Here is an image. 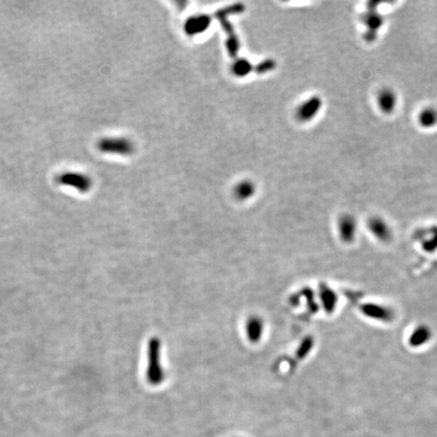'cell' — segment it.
<instances>
[{
    "mask_svg": "<svg viewBox=\"0 0 437 437\" xmlns=\"http://www.w3.org/2000/svg\"><path fill=\"white\" fill-rule=\"evenodd\" d=\"M147 379L152 384H159L164 379V371L161 365V342L157 337L151 338L148 347Z\"/></svg>",
    "mask_w": 437,
    "mask_h": 437,
    "instance_id": "obj_1",
    "label": "cell"
},
{
    "mask_svg": "<svg viewBox=\"0 0 437 437\" xmlns=\"http://www.w3.org/2000/svg\"><path fill=\"white\" fill-rule=\"evenodd\" d=\"M98 149L104 153L131 155L134 152L133 143L125 138H106L99 141Z\"/></svg>",
    "mask_w": 437,
    "mask_h": 437,
    "instance_id": "obj_2",
    "label": "cell"
},
{
    "mask_svg": "<svg viewBox=\"0 0 437 437\" xmlns=\"http://www.w3.org/2000/svg\"><path fill=\"white\" fill-rule=\"evenodd\" d=\"M58 183L62 186L70 187L80 192H87L92 187L91 178L79 172H66L58 177Z\"/></svg>",
    "mask_w": 437,
    "mask_h": 437,
    "instance_id": "obj_3",
    "label": "cell"
},
{
    "mask_svg": "<svg viewBox=\"0 0 437 437\" xmlns=\"http://www.w3.org/2000/svg\"><path fill=\"white\" fill-rule=\"evenodd\" d=\"M211 24V18L208 15H195L186 21L185 31L189 36H195L207 31Z\"/></svg>",
    "mask_w": 437,
    "mask_h": 437,
    "instance_id": "obj_4",
    "label": "cell"
},
{
    "mask_svg": "<svg viewBox=\"0 0 437 437\" xmlns=\"http://www.w3.org/2000/svg\"><path fill=\"white\" fill-rule=\"evenodd\" d=\"M321 108V100L319 97H312L305 101L297 110V118L301 122H306L313 119Z\"/></svg>",
    "mask_w": 437,
    "mask_h": 437,
    "instance_id": "obj_5",
    "label": "cell"
},
{
    "mask_svg": "<svg viewBox=\"0 0 437 437\" xmlns=\"http://www.w3.org/2000/svg\"><path fill=\"white\" fill-rule=\"evenodd\" d=\"M263 329L264 324L260 317H250L246 323V333L249 341L252 343H257L260 341L263 334Z\"/></svg>",
    "mask_w": 437,
    "mask_h": 437,
    "instance_id": "obj_6",
    "label": "cell"
},
{
    "mask_svg": "<svg viewBox=\"0 0 437 437\" xmlns=\"http://www.w3.org/2000/svg\"><path fill=\"white\" fill-rule=\"evenodd\" d=\"M377 102L380 110L384 113H391L395 109L396 96L392 90L383 89L377 96Z\"/></svg>",
    "mask_w": 437,
    "mask_h": 437,
    "instance_id": "obj_7",
    "label": "cell"
},
{
    "mask_svg": "<svg viewBox=\"0 0 437 437\" xmlns=\"http://www.w3.org/2000/svg\"><path fill=\"white\" fill-rule=\"evenodd\" d=\"M254 191H255V187L252 183L242 182L236 186L234 193L238 199L243 200V199H247V198L251 197L253 195Z\"/></svg>",
    "mask_w": 437,
    "mask_h": 437,
    "instance_id": "obj_8",
    "label": "cell"
},
{
    "mask_svg": "<svg viewBox=\"0 0 437 437\" xmlns=\"http://www.w3.org/2000/svg\"><path fill=\"white\" fill-rule=\"evenodd\" d=\"M419 123L426 127H430L434 125H436L437 123V111L432 109V108H428L423 110L420 115H419Z\"/></svg>",
    "mask_w": 437,
    "mask_h": 437,
    "instance_id": "obj_9",
    "label": "cell"
},
{
    "mask_svg": "<svg viewBox=\"0 0 437 437\" xmlns=\"http://www.w3.org/2000/svg\"><path fill=\"white\" fill-rule=\"evenodd\" d=\"M251 64L247 60H239L233 64V73L237 76H246L251 71Z\"/></svg>",
    "mask_w": 437,
    "mask_h": 437,
    "instance_id": "obj_10",
    "label": "cell"
}]
</instances>
